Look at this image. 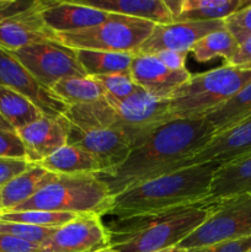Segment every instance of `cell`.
Here are the masks:
<instances>
[{
  "label": "cell",
  "mask_w": 251,
  "mask_h": 252,
  "mask_svg": "<svg viewBox=\"0 0 251 252\" xmlns=\"http://www.w3.org/2000/svg\"><path fill=\"white\" fill-rule=\"evenodd\" d=\"M10 52L42 86L49 90L63 79L88 76L79 64L75 49L56 41L34 43Z\"/></svg>",
  "instance_id": "30bf717a"
},
{
  "label": "cell",
  "mask_w": 251,
  "mask_h": 252,
  "mask_svg": "<svg viewBox=\"0 0 251 252\" xmlns=\"http://www.w3.org/2000/svg\"><path fill=\"white\" fill-rule=\"evenodd\" d=\"M238 48V41L224 26L223 29L211 32L199 39L192 47L191 53L199 63H206L217 57H221L226 63L233 58Z\"/></svg>",
  "instance_id": "83f0119b"
},
{
  "label": "cell",
  "mask_w": 251,
  "mask_h": 252,
  "mask_svg": "<svg viewBox=\"0 0 251 252\" xmlns=\"http://www.w3.org/2000/svg\"><path fill=\"white\" fill-rule=\"evenodd\" d=\"M30 165L31 164L27 160L0 158V189L12 179L22 174Z\"/></svg>",
  "instance_id": "e575fe53"
},
{
  "label": "cell",
  "mask_w": 251,
  "mask_h": 252,
  "mask_svg": "<svg viewBox=\"0 0 251 252\" xmlns=\"http://www.w3.org/2000/svg\"><path fill=\"white\" fill-rule=\"evenodd\" d=\"M56 229L57 228H41V226H33L29 224L0 220V234L11 235L20 240L38 246L44 243L56 231Z\"/></svg>",
  "instance_id": "4dcf8cb0"
},
{
  "label": "cell",
  "mask_w": 251,
  "mask_h": 252,
  "mask_svg": "<svg viewBox=\"0 0 251 252\" xmlns=\"http://www.w3.org/2000/svg\"><path fill=\"white\" fill-rule=\"evenodd\" d=\"M251 249V236L238 240L224 241L213 245L187 250V252H248Z\"/></svg>",
  "instance_id": "836d02e7"
},
{
  "label": "cell",
  "mask_w": 251,
  "mask_h": 252,
  "mask_svg": "<svg viewBox=\"0 0 251 252\" xmlns=\"http://www.w3.org/2000/svg\"><path fill=\"white\" fill-rule=\"evenodd\" d=\"M248 155H251V116L233 127L214 134L192 158L188 166L202 162L223 165Z\"/></svg>",
  "instance_id": "e0dca14e"
},
{
  "label": "cell",
  "mask_w": 251,
  "mask_h": 252,
  "mask_svg": "<svg viewBox=\"0 0 251 252\" xmlns=\"http://www.w3.org/2000/svg\"><path fill=\"white\" fill-rule=\"evenodd\" d=\"M37 165L56 175H96L102 171L93 155L70 144H65Z\"/></svg>",
  "instance_id": "603a6c76"
},
{
  "label": "cell",
  "mask_w": 251,
  "mask_h": 252,
  "mask_svg": "<svg viewBox=\"0 0 251 252\" xmlns=\"http://www.w3.org/2000/svg\"><path fill=\"white\" fill-rule=\"evenodd\" d=\"M249 236H251V196L241 194L211 202V209L203 223L179 246L192 250Z\"/></svg>",
  "instance_id": "52a82bcc"
},
{
  "label": "cell",
  "mask_w": 251,
  "mask_h": 252,
  "mask_svg": "<svg viewBox=\"0 0 251 252\" xmlns=\"http://www.w3.org/2000/svg\"><path fill=\"white\" fill-rule=\"evenodd\" d=\"M216 162H202L130 187L112 197L110 213L120 218L154 214L208 198Z\"/></svg>",
  "instance_id": "7a4b0ae2"
},
{
  "label": "cell",
  "mask_w": 251,
  "mask_h": 252,
  "mask_svg": "<svg viewBox=\"0 0 251 252\" xmlns=\"http://www.w3.org/2000/svg\"><path fill=\"white\" fill-rule=\"evenodd\" d=\"M111 14L79 1H47L42 19L54 33H68L100 25Z\"/></svg>",
  "instance_id": "ac0fdd59"
},
{
  "label": "cell",
  "mask_w": 251,
  "mask_h": 252,
  "mask_svg": "<svg viewBox=\"0 0 251 252\" xmlns=\"http://www.w3.org/2000/svg\"><path fill=\"white\" fill-rule=\"evenodd\" d=\"M75 217V214L59 213V212H2V213H0V220L29 224V225L41 226V228H61L64 224L73 220Z\"/></svg>",
  "instance_id": "f1b7e54d"
},
{
  "label": "cell",
  "mask_w": 251,
  "mask_h": 252,
  "mask_svg": "<svg viewBox=\"0 0 251 252\" xmlns=\"http://www.w3.org/2000/svg\"><path fill=\"white\" fill-rule=\"evenodd\" d=\"M211 202L154 214L120 218L106 225L110 248L117 252H155L177 246L207 218Z\"/></svg>",
  "instance_id": "3957f363"
},
{
  "label": "cell",
  "mask_w": 251,
  "mask_h": 252,
  "mask_svg": "<svg viewBox=\"0 0 251 252\" xmlns=\"http://www.w3.org/2000/svg\"><path fill=\"white\" fill-rule=\"evenodd\" d=\"M251 83V70L223 64L194 74L169 98V118L202 120Z\"/></svg>",
  "instance_id": "277c9868"
},
{
  "label": "cell",
  "mask_w": 251,
  "mask_h": 252,
  "mask_svg": "<svg viewBox=\"0 0 251 252\" xmlns=\"http://www.w3.org/2000/svg\"><path fill=\"white\" fill-rule=\"evenodd\" d=\"M251 116V83L241 89L228 102L221 105L213 112L207 115L204 120L214 130V134L233 127L240 121Z\"/></svg>",
  "instance_id": "484cf974"
},
{
  "label": "cell",
  "mask_w": 251,
  "mask_h": 252,
  "mask_svg": "<svg viewBox=\"0 0 251 252\" xmlns=\"http://www.w3.org/2000/svg\"><path fill=\"white\" fill-rule=\"evenodd\" d=\"M154 26L147 20L111 14L106 21L90 29L57 33L56 42L73 49L135 54L149 38Z\"/></svg>",
  "instance_id": "8992f818"
},
{
  "label": "cell",
  "mask_w": 251,
  "mask_h": 252,
  "mask_svg": "<svg viewBox=\"0 0 251 252\" xmlns=\"http://www.w3.org/2000/svg\"><path fill=\"white\" fill-rule=\"evenodd\" d=\"M129 70L140 89L162 100L170 98L192 75L187 69H169L154 54H134Z\"/></svg>",
  "instance_id": "9a60e30c"
},
{
  "label": "cell",
  "mask_w": 251,
  "mask_h": 252,
  "mask_svg": "<svg viewBox=\"0 0 251 252\" xmlns=\"http://www.w3.org/2000/svg\"><path fill=\"white\" fill-rule=\"evenodd\" d=\"M0 158L26 160V150L17 132L0 129Z\"/></svg>",
  "instance_id": "d6a6232c"
},
{
  "label": "cell",
  "mask_w": 251,
  "mask_h": 252,
  "mask_svg": "<svg viewBox=\"0 0 251 252\" xmlns=\"http://www.w3.org/2000/svg\"><path fill=\"white\" fill-rule=\"evenodd\" d=\"M0 86L11 89L31 100L43 116L58 118L68 106L49 89L42 86L31 73L15 58L11 52L0 47Z\"/></svg>",
  "instance_id": "7c38bea8"
},
{
  "label": "cell",
  "mask_w": 251,
  "mask_h": 252,
  "mask_svg": "<svg viewBox=\"0 0 251 252\" xmlns=\"http://www.w3.org/2000/svg\"><path fill=\"white\" fill-rule=\"evenodd\" d=\"M0 213H1V189H0Z\"/></svg>",
  "instance_id": "b9f144b4"
},
{
  "label": "cell",
  "mask_w": 251,
  "mask_h": 252,
  "mask_svg": "<svg viewBox=\"0 0 251 252\" xmlns=\"http://www.w3.org/2000/svg\"><path fill=\"white\" fill-rule=\"evenodd\" d=\"M0 115L15 130L43 117V113L31 100L2 86H0Z\"/></svg>",
  "instance_id": "d4e9b609"
},
{
  "label": "cell",
  "mask_w": 251,
  "mask_h": 252,
  "mask_svg": "<svg viewBox=\"0 0 251 252\" xmlns=\"http://www.w3.org/2000/svg\"><path fill=\"white\" fill-rule=\"evenodd\" d=\"M224 26L239 44L243 43L251 36V5L224 20Z\"/></svg>",
  "instance_id": "1f68e13d"
},
{
  "label": "cell",
  "mask_w": 251,
  "mask_h": 252,
  "mask_svg": "<svg viewBox=\"0 0 251 252\" xmlns=\"http://www.w3.org/2000/svg\"><path fill=\"white\" fill-rule=\"evenodd\" d=\"M213 135V128L204 118L169 121L134 148L117 169L96 176L115 197L130 187L187 167Z\"/></svg>",
  "instance_id": "6da1fadb"
},
{
  "label": "cell",
  "mask_w": 251,
  "mask_h": 252,
  "mask_svg": "<svg viewBox=\"0 0 251 252\" xmlns=\"http://www.w3.org/2000/svg\"><path fill=\"white\" fill-rule=\"evenodd\" d=\"M0 252H38V245L26 243L6 234H0Z\"/></svg>",
  "instance_id": "d590c367"
},
{
  "label": "cell",
  "mask_w": 251,
  "mask_h": 252,
  "mask_svg": "<svg viewBox=\"0 0 251 252\" xmlns=\"http://www.w3.org/2000/svg\"><path fill=\"white\" fill-rule=\"evenodd\" d=\"M57 177L58 175L47 171L39 165L31 164L22 174L1 187V213L14 211Z\"/></svg>",
  "instance_id": "7402d4cb"
},
{
  "label": "cell",
  "mask_w": 251,
  "mask_h": 252,
  "mask_svg": "<svg viewBox=\"0 0 251 252\" xmlns=\"http://www.w3.org/2000/svg\"><path fill=\"white\" fill-rule=\"evenodd\" d=\"M110 248V235L101 217L80 214L38 246V252H100Z\"/></svg>",
  "instance_id": "8fae6325"
},
{
  "label": "cell",
  "mask_w": 251,
  "mask_h": 252,
  "mask_svg": "<svg viewBox=\"0 0 251 252\" xmlns=\"http://www.w3.org/2000/svg\"><path fill=\"white\" fill-rule=\"evenodd\" d=\"M165 66L172 70H182L186 69V59L188 54L176 51H161L154 54Z\"/></svg>",
  "instance_id": "74e56055"
},
{
  "label": "cell",
  "mask_w": 251,
  "mask_h": 252,
  "mask_svg": "<svg viewBox=\"0 0 251 252\" xmlns=\"http://www.w3.org/2000/svg\"><path fill=\"white\" fill-rule=\"evenodd\" d=\"M16 132L24 143L27 161L38 164L68 143L69 125L63 116H43Z\"/></svg>",
  "instance_id": "2e32d148"
},
{
  "label": "cell",
  "mask_w": 251,
  "mask_h": 252,
  "mask_svg": "<svg viewBox=\"0 0 251 252\" xmlns=\"http://www.w3.org/2000/svg\"><path fill=\"white\" fill-rule=\"evenodd\" d=\"M96 81L105 91V95L111 96L117 100L129 97L139 90V86L133 80L130 70L121 71V73L108 74L102 76H94Z\"/></svg>",
  "instance_id": "f546056e"
},
{
  "label": "cell",
  "mask_w": 251,
  "mask_h": 252,
  "mask_svg": "<svg viewBox=\"0 0 251 252\" xmlns=\"http://www.w3.org/2000/svg\"><path fill=\"white\" fill-rule=\"evenodd\" d=\"M112 197L94 174L58 175L53 182L11 212L44 211L102 217L110 213Z\"/></svg>",
  "instance_id": "5b68a950"
},
{
  "label": "cell",
  "mask_w": 251,
  "mask_h": 252,
  "mask_svg": "<svg viewBox=\"0 0 251 252\" xmlns=\"http://www.w3.org/2000/svg\"><path fill=\"white\" fill-rule=\"evenodd\" d=\"M0 129H5V130H15L12 129L11 126L9 125V123L6 122V121L4 120V118L1 117V115H0ZM16 132V130H15Z\"/></svg>",
  "instance_id": "ab89813d"
},
{
  "label": "cell",
  "mask_w": 251,
  "mask_h": 252,
  "mask_svg": "<svg viewBox=\"0 0 251 252\" xmlns=\"http://www.w3.org/2000/svg\"><path fill=\"white\" fill-rule=\"evenodd\" d=\"M66 144L80 148L93 155L100 164L101 172H110L117 169L133 150L132 143L127 135L115 128L78 130L69 126Z\"/></svg>",
  "instance_id": "4fadbf2b"
},
{
  "label": "cell",
  "mask_w": 251,
  "mask_h": 252,
  "mask_svg": "<svg viewBox=\"0 0 251 252\" xmlns=\"http://www.w3.org/2000/svg\"><path fill=\"white\" fill-rule=\"evenodd\" d=\"M79 2L108 14L147 20L154 25L174 22L165 0H80Z\"/></svg>",
  "instance_id": "44dd1931"
},
{
  "label": "cell",
  "mask_w": 251,
  "mask_h": 252,
  "mask_svg": "<svg viewBox=\"0 0 251 252\" xmlns=\"http://www.w3.org/2000/svg\"><path fill=\"white\" fill-rule=\"evenodd\" d=\"M105 98L115 111L117 128L127 135L133 149L170 121L169 98L154 97L140 88L123 100L108 95H105Z\"/></svg>",
  "instance_id": "9c48e42d"
},
{
  "label": "cell",
  "mask_w": 251,
  "mask_h": 252,
  "mask_svg": "<svg viewBox=\"0 0 251 252\" xmlns=\"http://www.w3.org/2000/svg\"><path fill=\"white\" fill-rule=\"evenodd\" d=\"M51 90L66 106L91 103L105 97L103 89L95 79L90 76L63 79Z\"/></svg>",
  "instance_id": "4316f807"
},
{
  "label": "cell",
  "mask_w": 251,
  "mask_h": 252,
  "mask_svg": "<svg viewBox=\"0 0 251 252\" xmlns=\"http://www.w3.org/2000/svg\"><path fill=\"white\" fill-rule=\"evenodd\" d=\"M225 64L244 69V70H251V36L246 38L243 43L239 44L236 53Z\"/></svg>",
  "instance_id": "8d00e7d4"
},
{
  "label": "cell",
  "mask_w": 251,
  "mask_h": 252,
  "mask_svg": "<svg viewBox=\"0 0 251 252\" xmlns=\"http://www.w3.org/2000/svg\"><path fill=\"white\" fill-rule=\"evenodd\" d=\"M76 58L86 75L94 76L108 75L129 70L134 54L115 53V52L90 51V49H75Z\"/></svg>",
  "instance_id": "cb8c5ba5"
},
{
  "label": "cell",
  "mask_w": 251,
  "mask_h": 252,
  "mask_svg": "<svg viewBox=\"0 0 251 252\" xmlns=\"http://www.w3.org/2000/svg\"><path fill=\"white\" fill-rule=\"evenodd\" d=\"M241 194L251 196V155L219 165L212 179L207 201L214 202Z\"/></svg>",
  "instance_id": "ffe728a7"
},
{
  "label": "cell",
  "mask_w": 251,
  "mask_h": 252,
  "mask_svg": "<svg viewBox=\"0 0 251 252\" xmlns=\"http://www.w3.org/2000/svg\"><path fill=\"white\" fill-rule=\"evenodd\" d=\"M155 252H187V250L186 249L180 248V246L177 245V246H171V248H167V249H162V250L155 251Z\"/></svg>",
  "instance_id": "f35d334b"
},
{
  "label": "cell",
  "mask_w": 251,
  "mask_h": 252,
  "mask_svg": "<svg viewBox=\"0 0 251 252\" xmlns=\"http://www.w3.org/2000/svg\"><path fill=\"white\" fill-rule=\"evenodd\" d=\"M224 27V21H186L155 25L149 38L135 54H155L161 51L191 53L197 42L211 32Z\"/></svg>",
  "instance_id": "5bb4252c"
},
{
  "label": "cell",
  "mask_w": 251,
  "mask_h": 252,
  "mask_svg": "<svg viewBox=\"0 0 251 252\" xmlns=\"http://www.w3.org/2000/svg\"><path fill=\"white\" fill-rule=\"evenodd\" d=\"M47 1L0 0V47L16 51L42 42L56 41L57 33L42 19Z\"/></svg>",
  "instance_id": "ba28073f"
},
{
  "label": "cell",
  "mask_w": 251,
  "mask_h": 252,
  "mask_svg": "<svg viewBox=\"0 0 251 252\" xmlns=\"http://www.w3.org/2000/svg\"><path fill=\"white\" fill-rule=\"evenodd\" d=\"M174 22L224 21L251 0H165Z\"/></svg>",
  "instance_id": "d6986e66"
},
{
  "label": "cell",
  "mask_w": 251,
  "mask_h": 252,
  "mask_svg": "<svg viewBox=\"0 0 251 252\" xmlns=\"http://www.w3.org/2000/svg\"><path fill=\"white\" fill-rule=\"evenodd\" d=\"M248 252H251V249H250V250H249V251H248Z\"/></svg>",
  "instance_id": "7bdbcfd3"
},
{
  "label": "cell",
  "mask_w": 251,
  "mask_h": 252,
  "mask_svg": "<svg viewBox=\"0 0 251 252\" xmlns=\"http://www.w3.org/2000/svg\"><path fill=\"white\" fill-rule=\"evenodd\" d=\"M100 252H117V251L113 250L112 248H107V249H105V250H101Z\"/></svg>",
  "instance_id": "60d3db41"
}]
</instances>
